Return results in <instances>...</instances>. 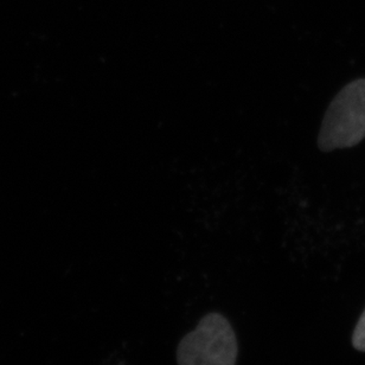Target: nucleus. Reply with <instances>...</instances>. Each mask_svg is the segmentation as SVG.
<instances>
[{
    "label": "nucleus",
    "mask_w": 365,
    "mask_h": 365,
    "mask_svg": "<svg viewBox=\"0 0 365 365\" xmlns=\"http://www.w3.org/2000/svg\"><path fill=\"white\" fill-rule=\"evenodd\" d=\"M237 338L223 314L207 313L177 346L178 365H236Z\"/></svg>",
    "instance_id": "obj_1"
},
{
    "label": "nucleus",
    "mask_w": 365,
    "mask_h": 365,
    "mask_svg": "<svg viewBox=\"0 0 365 365\" xmlns=\"http://www.w3.org/2000/svg\"><path fill=\"white\" fill-rule=\"evenodd\" d=\"M365 138V78L345 86L327 108L318 137L323 152L354 148Z\"/></svg>",
    "instance_id": "obj_2"
},
{
    "label": "nucleus",
    "mask_w": 365,
    "mask_h": 365,
    "mask_svg": "<svg viewBox=\"0 0 365 365\" xmlns=\"http://www.w3.org/2000/svg\"><path fill=\"white\" fill-rule=\"evenodd\" d=\"M352 344L359 351L365 352V311L359 318L352 336Z\"/></svg>",
    "instance_id": "obj_3"
}]
</instances>
